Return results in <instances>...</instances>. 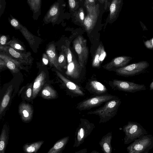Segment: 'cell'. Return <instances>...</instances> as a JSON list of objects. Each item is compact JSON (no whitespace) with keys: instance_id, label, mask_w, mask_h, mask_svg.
<instances>
[{"instance_id":"6da1fadb","label":"cell","mask_w":153,"mask_h":153,"mask_svg":"<svg viewBox=\"0 0 153 153\" xmlns=\"http://www.w3.org/2000/svg\"><path fill=\"white\" fill-rule=\"evenodd\" d=\"M121 103V99L119 97L111 100L105 102L104 105L101 107L88 112L87 114L97 115L100 119L99 123H105L117 114Z\"/></svg>"},{"instance_id":"7a4b0ae2","label":"cell","mask_w":153,"mask_h":153,"mask_svg":"<svg viewBox=\"0 0 153 153\" xmlns=\"http://www.w3.org/2000/svg\"><path fill=\"white\" fill-rule=\"evenodd\" d=\"M122 130L125 134L124 138L125 144H128L148 134L146 129L136 122L128 121L127 124L123 126Z\"/></svg>"},{"instance_id":"3957f363","label":"cell","mask_w":153,"mask_h":153,"mask_svg":"<svg viewBox=\"0 0 153 153\" xmlns=\"http://www.w3.org/2000/svg\"><path fill=\"white\" fill-rule=\"evenodd\" d=\"M80 122L75 133L74 148L82 144L95 127L94 123L86 119L80 118Z\"/></svg>"},{"instance_id":"277c9868","label":"cell","mask_w":153,"mask_h":153,"mask_svg":"<svg viewBox=\"0 0 153 153\" xmlns=\"http://www.w3.org/2000/svg\"><path fill=\"white\" fill-rule=\"evenodd\" d=\"M118 97L116 96L108 94L94 96L78 103L76 108L80 111L89 110L100 106L108 101Z\"/></svg>"},{"instance_id":"5b68a950","label":"cell","mask_w":153,"mask_h":153,"mask_svg":"<svg viewBox=\"0 0 153 153\" xmlns=\"http://www.w3.org/2000/svg\"><path fill=\"white\" fill-rule=\"evenodd\" d=\"M153 148V136L147 134L133 142L127 147L128 153H148Z\"/></svg>"},{"instance_id":"8992f818","label":"cell","mask_w":153,"mask_h":153,"mask_svg":"<svg viewBox=\"0 0 153 153\" xmlns=\"http://www.w3.org/2000/svg\"><path fill=\"white\" fill-rule=\"evenodd\" d=\"M149 63L146 61H142L117 68L116 72L121 76H133L143 72L149 67Z\"/></svg>"},{"instance_id":"52a82bcc","label":"cell","mask_w":153,"mask_h":153,"mask_svg":"<svg viewBox=\"0 0 153 153\" xmlns=\"http://www.w3.org/2000/svg\"><path fill=\"white\" fill-rule=\"evenodd\" d=\"M73 44L78 56L79 63L83 68L88 56L86 40L82 36H79L74 40Z\"/></svg>"},{"instance_id":"ba28073f","label":"cell","mask_w":153,"mask_h":153,"mask_svg":"<svg viewBox=\"0 0 153 153\" xmlns=\"http://www.w3.org/2000/svg\"><path fill=\"white\" fill-rule=\"evenodd\" d=\"M87 14L85 18L83 24L85 30L90 33L94 29L96 23L100 13L98 4L94 6H85Z\"/></svg>"},{"instance_id":"9c48e42d","label":"cell","mask_w":153,"mask_h":153,"mask_svg":"<svg viewBox=\"0 0 153 153\" xmlns=\"http://www.w3.org/2000/svg\"><path fill=\"white\" fill-rule=\"evenodd\" d=\"M112 84L113 88L127 92L134 93L146 90L145 85L131 82L114 79Z\"/></svg>"},{"instance_id":"30bf717a","label":"cell","mask_w":153,"mask_h":153,"mask_svg":"<svg viewBox=\"0 0 153 153\" xmlns=\"http://www.w3.org/2000/svg\"><path fill=\"white\" fill-rule=\"evenodd\" d=\"M58 76L63 82L72 98L83 97L85 93L79 86L70 80L58 71H56Z\"/></svg>"},{"instance_id":"8fae6325","label":"cell","mask_w":153,"mask_h":153,"mask_svg":"<svg viewBox=\"0 0 153 153\" xmlns=\"http://www.w3.org/2000/svg\"><path fill=\"white\" fill-rule=\"evenodd\" d=\"M1 50L7 51L11 57L16 59L21 63L29 64L31 63V59L29 58L30 54L17 51L15 49L10 47L0 46Z\"/></svg>"},{"instance_id":"7c38bea8","label":"cell","mask_w":153,"mask_h":153,"mask_svg":"<svg viewBox=\"0 0 153 153\" xmlns=\"http://www.w3.org/2000/svg\"><path fill=\"white\" fill-rule=\"evenodd\" d=\"M132 59L130 56H121L114 58L104 66V68L109 69L113 68H122L128 65Z\"/></svg>"},{"instance_id":"4fadbf2b","label":"cell","mask_w":153,"mask_h":153,"mask_svg":"<svg viewBox=\"0 0 153 153\" xmlns=\"http://www.w3.org/2000/svg\"><path fill=\"white\" fill-rule=\"evenodd\" d=\"M82 68L74 56L72 62L67 64L65 74L72 78L77 79L79 77Z\"/></svg>"},{"instance_id":"5bb4252c","label":"cell","mask_w":153,"mask_h":153,"mask_svg":"<svg viewBox=\"0 0 153 153\" xmlns=\"http://www.w3.org/2000/svg\"><path fill=\"white\" fill-rule=\"evenodd\" d=\"M19 112L23 122L29 121L32 118L33 109L29 104L25 102L21 103L19 107Z\"/></svg>"},{"instance_id":"9a60e30c","label":"cell","mask_w":153,"mask_h":153,"mask_svg":"<svg viewBox=\"0 0 153 153\" xmlns=\"http://www.w3.org/2000/svg\"><path fill=\"white\" fill-rule=\"evenodd\" d=\"M88 90L94 96L106 94L107 92V89L105 86L96 80H92L90 82Z\"/></svg>"},{"instance_id":"2e32d148","label":"cell","mask_w":153,"mask_h":153,"mask_svg":"<svg viewBox=\"0 0 153 153\" xmlns=\"http://www.w3.org/2000/svg\"><path fill=\"white\" fill-rule=\"evenodd\" d=\"M46 75L45 72L42 71L36 77L34 81L33 87L32 99L35 98L44 85L45 81Z\"/></svg>"},{"instance_id":"e0dca14e","label":"cell","mask_w":153,"mask_h":153,"mask_svg":"<svg viewBox=\"0 0 153 153\" xmlns=\"http://www.w3.org/2000/svg\"><path fill=\"white\" fill-rule=\"evenodd\" d=\"M0 58L4 61L6 66L13 73H16L19 72L18 67H20L21 63L19 62L10 56L4 54H0Z\"/></svg>"},{"instance_id":"ac0fdd59","label":"cell","mask_w":153,"mask_h":153,"mask_svg":"<svg viewBox=\"0 0 153 153\" xmlns=\"http://www.w3.org/2000/svg\"><path fill=\"white\" fill-rule=\"evenodd\" d=\"M112 139V132L110 131L103 136L99 142V144L104 153H112V148L111 142Z\"/></svg>"},{"instance_id":"d6986e66","label":"cell","mask_w":153,"mask_h":153,"mask_svg":"<svg viewBox=\"0 0 153 153\" xmlns=\"http://www.w3.org/2000/svg\"><path fill=\"white\" fill-rule=\"evenodd\" d=\"M46 53L51 65L59 71H61V68L58 64V58L56 53L55 46L53 44H51L49 45L46 50Z\"/></svg>"},{"instance_id":"ffe728a7","label":"cell","mask_w":153,"mask_h":153,"mask_svg":"<svg viewBox=\"0 0 153 153\" xmlns=\"http://www.w3.org/2000/svg\"><path fill=\"white\" fill-rule=\"evenodd\" d=\"M69 136L65 137L57 141L49 150L48 153H59L65 148L68 142Z\"/></svg>"},{"instance_id":"44dd1931","label":"cell","mask_w":153,"mask_h":153,"mask_svg":"<svg viewBox=\"0 0 153 153\" xmlns=\"http://www.w3.org/2000/svg\"><path fill=\"white\" fill-rule=\"evenodd\" d=\"M43 141H39L30 144L26 143L23 146L24 151L26 153H36L43 143Z\"/></svg>"},{"instance_id":"7402d4cb","label":"cell","mask_w":153,"mask_h":153,"mask_svg":"<svg viewBox=\"0 0 153 153\" xmlns=\"http://www.w3.org/2000/svg\"><path fill=\"white\" fill-rule=\"evenodd\" d=\"M42 97L46 99H53L56 98V91L49 85H46L43 88L41 92Z\"/></svg>"},{"instance_id":"603a6c76","label":"cell","mask_w":153,"mask_h":153,"mask_svg":"<svg viewBox=\"0 0 153 153\" xmlns=\"http://www.w3.org/2000/svg\"><path fill=\"white\" fill-rule=\"evenodd\" d=\"M121 1L112 0L110 6L109 18L111 20L114 19L117 14L120 8Z\"/></svg>"},{"instance_id":"cb8c5ba5","label":"cell","mask_w":153,"mask_h":153,"mask_svg":"<svg viewBox=\"0 0 153 153\" xmlns=\"http://www.w3.org/2000/svg\"><path fill=\"white\" fill-rule=\"evenodd\" d=\"M12 90V85H11L9 87L3 97L1 103L0 107V114L1 115L8 105L10 100Z\"/></svg>"},{"instance_id":"d4e9b609","label":"cell","mask_w":153,"mask_h":153,"mask_svg":"<svg viewBox=\"0 0 153 153\" xmlns=\"http://www.w3.org/2000/svg\"><path fill=\"white\" fill-rule=\"evenodd\" d=\"M28 3L35 16L40 14L41 0H27Z\"/></svg>"},{"instance_id":"484cf974","label":"cell","mask_w":153,"mask_h":153,"mask_svg":"<svg viewBox=\"0 0 153 153\" xmlns=\"http://www.w3.org/2000/svg\"><path fill=\"white\" fill-rule=\"evenodd\" d=\"M17 29L20 30L30 45H33L34 42V37L25 28L20 24Z\"/></svg>"},{"instance_id":"4316f807","label":"cell","mask_w":153,"mask_h":153,"mask_svg":"<svg viewBox=\"0 0 153 153\" xmlns=\"http://www.w3.org/2000/svg\"><path fill=\"white\" fill-rule=\"evenodd\" d=\"M7 136L6 130L2 129L0 137V153H4L7 144Z\"/></svg>"},{"instance_id":"83f0119b","label":"cell","mask_w":153,"mask_h":153,"mask_svg":"<svg viewBox=\"0 0 153 153\" xmlns=\"http://www.w3.org/2000/svg\"><path fill=\"white\" fill-rule=\"evenodd\" d=\"M102 45L100 44L96 50L92 62V66L94 67H98L100 66V53Z\"/></svg>"},{"instance_id":"f1b7e54d","label":"cell","mask_w":153,"mask_h":153,"mask_svg":"<svg viewBox=\"0 0 153 153\" xmlns=\"http://www.w3.org/2000/svg\"><path fill=\"white\" fill-rule=\"evenodd\" d=\"M67 59L64 53L62 51L58 58V63L59 67L61 68H67Z\"/></svg>"},{"instance_id":"f546056e","label":"cell","mask_w":153,"mask_h":153,"mask_svg":"<svg viewBox=\"0 0 153 153\" xmlns=\"http://www.w3.org/2000/svg\"><path fill=\"white\" fill-rule=\"evenodd\" d=\"M58 5H54L49 10L47 16L48 19H51L53 18H55V16L58 15L59 9Z\"/></svg>"},{"instance_id":"4dcf8cb0","label":"cell","mask_w":153,"mask_h":153,"mask_svg":"<svg viewBox=\"0 0 153 153\" xmlns=\"http://www.w3.org/2000/svg\"><path fill=\"white\" fill-rule=\"evenodd\" d=\"M7 45L14 49H15L24 51V49L23 47L17 42L15 40H11L7 43Z\"/></svg>"},{"instance_id":"1f68e13d","label":"cell","mask_w":153,"mask_h":153,"mask_svg":"<svg viewBox=\"0 0 153 153\" xmlns=\"http://www.w3.org/2000/svg\"><path fill=\"white\" fill-rule=\"evenodd\" d=\"M76 17L83 24L85 18L84 12L83 8H81L79 9L76 15Z\"/></svg>"},{"instance_id":"d6a6232c","label":"cell","mask_w":153,"mask_h":153,"mask_svg":"<svg viewBox=\"0 0 153 153\" xmlns=\"http://www.w3.org/2000/svg\"><path fill=\"white\" fill-rule=\"evenodd\" d=\"M33 86L32 84H30L28 87L26 92V95L27 98L29 100L32 98L33 91Z\"/></svg>"},{"instance_id":"836d02e7","label":"cell","mask_w":153,"mask_h":153,"mask_svg":"<svg viewBox=\"0 0 153 153\" xmlns=\"http://www.w3.org/2000/svg\"><path fill=\"white\" fill-rule=\"evenodd\" d=\"M144 43L147 48L150 50L153 49V38L150 40H147Z\"/></svg>"},{"instance_id":"e575fe53","label":"cell","mask_w":153,"mask_h":153,"mask_svg":"<svg viewBox=\"0 0 153 153\" xmlns=\"http://www.w3.org/2000/svg\"><path fill=\"white\" fill-rule=\"evenodd\" d=\"M0 16L4 12L6 5V2L5 0H0Z\"/></svg>"},{"instance_id":"d590c367","label":"cell","mask_w":153,"mask_h":153,"mask_svg":"<svg viewBox=\"0 0 153 153\" xmlns=\"http://www.w3.org/2000/svg\"><path fill=\"white\" fill-rule=\"evenodd\" d=\"M106 53L105 50L103 46L102 45L101 49L100 56V63H101L104 59L106 57Z\"/></svg>"},{"instance_id":"8d00e7d4","label":"cell","mask_w":153,"mask_h":153,"mask_svg":"<svg viewBox=\"0 0 153 153\" xmlns=\"http://www.w3.org/2000/svg\"><path fill=\"white\" fill-rule=\"evenodd\" d=\"M11 25L15 28L17 29L20 25L19 22L15 19H12L10 21Z\"/></svg>"},{"instance_id":"74e56055","label":"cell","mask_w":153,"mask_h":153,"mask_svg":"<svg viewBox=\"0 0 153 153\" xmlns=\"http://www.w3.org/2000/svg\"><path fill=\"white\" fill-rule=\"evenodd\" d=\"M68 2L70 8L73 9L76 6V0H68Z\"/></svg>"},{"instance_id":"f35d334b","label":"cell","mask_w":153,"mask_h":153,"mask_svg":"<svg viewBox=\"0 0 153 153\" xmlns=\"http://www.w3.org/2000/svg\"><path fill=\"white\" fill-rule=\"evenodd\" d=\"M95 0H85V5H86L94 6L95 5Z\"/></svg>"},{"instance_id":"ab89813d","label":"cell","mask_w":153,"mask_h":153,"mask_svg":"<svg viewBox=\"0 0 153 153\" xmlns=\"http://www.w3.org/2000/svg\"><path fill=\"white\" fill-rule=\"evenodd\" d=\"M42 61L45 65H47L49 61L48 57L47 54L44 53L42 58Z\"/></svg>"},{"instance_id":"60d3db41","label":"cell","mask_w":153,"mask_h":153,"mask_svg":"<svg viewBox=\"0 0 153 153\" xmlns=\"http://www.w3.org/2000/svg\"><path fill=\"white\" fill-rule=\"evenodd\" d=\"M7 40V37L4 35L1 36L0 39V42L1 45H5Z\"/></svg>"},{"instance_id":"b9f144b4","label":"cell","mask_w":153,"mask_h":153,"mask_svg":"<svg viewBox=\"0 0 153 153\" xmlns=\"http://www.w3.org/2000/svg\"><path fill=\"white\" fill-rule=\"evenodd\" d=\"M0 68L5 67L6 66V63L1 58L0 59Z\"/></svg>"},{"instance_id":"7bdbcfd3","label":"cell","mask_w":153,"mask_h":153,"mask_svg":"<svg viewBox=\"0 0 153 153\" xmlns=\"http://www.w3.org/2000/svg\"><path fill=\"white\" fill-rule=\"evenodd\" d=\"M87 152V150L86 148H84L78 151L75 152V153H86Z\"/></svg>"},{"instance_id":"ee69618b","label":"cell","mask_w":153,"mask_h":153,"mask_svg":"<svg viewBox=\"0 0 153 153\" xmlns=\"http://www.w3.org/2000/svg\"><path fill=\"white\" fill-rule=\"evenodd\" d=\"M153 90V81L150 84L149 86V90L152 91Z\"/></svg>"},{"instance_id":"f6af8a7d","label":"cell","mask_w":153,"mask_h":153,"mask_svg":"<svg viewBox=\"0 0 153 153\" xmlns=\"http://www.w3.org/2000/svg\"><path fill=\"white\" fill-rule=\"evenodd\" d=\"M99 152L97 151L94 150L91 152V153H99Z\"/></svg>"},{"instance_id":"bcb514c9","label":"cell","mask_w":153,"mask_h":153,"mask_svg":"<svg viewBox=\"0 0 153 153\" xmlns=\"http://www.w3.org/2000/svg\"><path fill=\"white\" fill-rule=\"evenodd\" d=\"M105 0H98L100 3H103Z\"/></svg>"},{"instance_id":"7dc6e473","label":"cell","mask_w":153,"mask_h":153,"mask_svg":"<svg viewBox=\"0 0 153 153\" xmlns=\"http://www.w3.org/2000/svg\"><path fill=\"white\" fill-rule=\"evenodd\" d=\"M95 0V1H97V0Z\"/></svg>"}]
</instances>
